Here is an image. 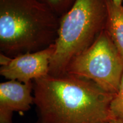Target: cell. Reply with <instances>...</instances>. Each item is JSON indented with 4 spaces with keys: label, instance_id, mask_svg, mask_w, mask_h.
<instances>
[{
    "label": "cell",
    "instance_id": "cell-3",
    "mask_svg": "<svg viewBox=\"0 0 123 123\" xmlns=\"http://www.w3.org/2000/svg\"><path fill=\"white\" fill-rule=\"evenodd\" d=\"M107 18L105 0H76L60 18L49 74H66L71 61L90 47L105 30Z\"/></svg>",
    "mask_w": 123,
    "mask_h": 123
},
{
    "label": "cell",
    "instance_id": "cell-8",
    "mask_svg": "<svg viewBox=\"0 0 123 123\" xmlns=\"http://www.w3.org/2000/svg\"><path fill=\"white\" fill-rule=\"evenodd\" d=\"M61 18L68 12L76 0H38Z\"/></svg>",
    "mask_w": 123,
    "mask_h": 123
},
{
    "label": "cell",
    "instance_id": "cell-10",
    "mask_svg": "<svg viewBox=\"0 0 123 123\" xmlns=\"http://www.w3.org/2000/svg\"><path fill=\"white\" fill-rule=\"evenodd\" d=\"M104 123H123V121L119 120H117V119H114V120H111L110 121H108V122H106Z\"/></svg>",
    "mask_w": 123,
    "mask_h": 123
},
{
    "label": "cell",
    "instance_id": "cell-1",
    "mask_svg": "<svg viewBox=\"0 0 123 123\" xmlns=\"http://www.w3.org/2000/svg\"><path fill=\"white\" fill-rule=\"evenodd\" d=\"M36 123H104L115 119L114 95L90 80L48 74L33 81Z\"/></svg>",
    "mask_w": 123,
    "mask_h": 123
},
{
    "label": "cell",
    "instance_id": "cell-5",
    "mask_svg": "<svg viewBox=\"0 0 123 123\" xmlns=\"http://www.w3.org/2000/svg\"><path fill=\"white\" fill-rule=\"evenodd\" d=\"M55 44L43 50L14 58L0 54V75L7 80L27 83L47 75Z\"/></svg>",
    "mask_w": 123,
    "mask_h": 123
},
{
    "label": "cell",
    "instance_id": "cell-2",
    "mask_svg": "<svg viewBox=\"0 0 123 123\" xmlns=\"http://www.w3.org/2000/svg\"><path fill=\"white\" fill-rule=\"evenodd\" d=\"M60 18L38 0H0V51L14 58L54 44Z\"/></svg>",
    "mask_w": 123,
    "mask_h": 123
},
{
    "label": "cell",
    "instance_id": "cell-11",
    "mask_svg": "<svg viewBox=\"0 0 123 123\" xmlns=\"http://www.w3.org/2000/svg\"><path fill=\"white\" fill-rule=\"evenodd\" d=\"M113 1L118 5H123V0H113Z\"/></svg>",
    "mask_w": 123,
    "mask_h": 123
},
{
    "label": "cell",
    "instance_id": "cell-6",
    "mask_svg": "<svg viewBox=\"0 0 123 123\" xmlns=\"http://www.w3.org/2000/svg\"><path fill=\"white\" fill-rule=\"evenodd\" d=\"M34 104L33 81L9 80L0 83V123H13L15 112H26Z\"/></svg>",
    "mask_w": 123,
    "mask_h": 123
},
{
    "label": "cell",
    "instance_id": "cell-9",
    "mask_svg": "<svg viewBox=\"0 0 123 123\" xmlns=\"http://www.w3.org/2000/svg\"><path fill=\"white\" fill-rule=\"evenodd\" d=\"M110 108L113 117L123 121V74L119 90L113 96Z\"/></svg>",
    "mask_w": 123,
    "mask_h": 123
},
{
    "label": "cell",
    "instance_id": "cell-4",
    "mask_svg": "<svg viewBox=\"0 0 123 123\" xmlns=\"http://www.w3.org/2000/svg\"><path fill=\"white\" fill-rule=\"evenodd\" d=\"M66 74L90 80L115 95L123 74V56L104 30L90 47L71 61Z\"/></svg>",
    "mask_w": 123,
    "mask_h": 123
},
{
    "label": "cell",
    "instance_id": "cell-7",
    "mask_svg": "<svg viewBox=\"0 0 123 123\" xmlns=\"http://www.w3.org/2000/svg\"><path fill=\"white\" fill-rule=\"evenodd\" d=\"M107 18L105 30L123 56V5L105 0Z\"/></svg>",
    "mask_w": 123,
    "mask_h": 123
}]
</instances>
